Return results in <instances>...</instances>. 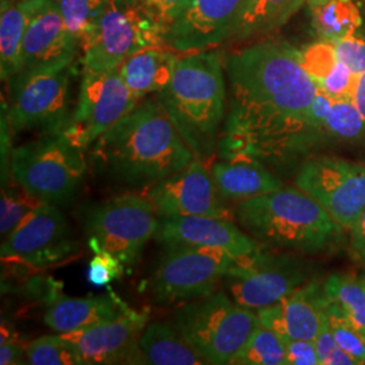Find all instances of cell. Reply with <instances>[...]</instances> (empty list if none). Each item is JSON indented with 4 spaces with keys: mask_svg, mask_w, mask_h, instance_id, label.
I'll list each match as a JSON object with an SVG mask.
<instances>
[{
    "mask_svg": "<svg viewBox=\"0 0 365 365\" xmlns=\"http://www.w3.org/2000/svg\"><path fill=\"white\" fill-rule=\"evenodd\" d=\"M230 110L220 137L225 160L289 161L327 144L325 119L333 99L284 42L262 41L226 56Z\"/></svg>",
    "mask_w": 365,
    "mask_h": 365,
    "instance_id": "1",
    "label": "cell"
},
{
    "mask_svg": "<svg viewBox=\"0 0 365 365\" xmlns=\"http://www.w3.org/2000/svg\"><path fill=\"white\" fill-rule=\"evenodd\" d=\"M107 172L133 185H149L184 170L194 158L158 96L143 99L93 144Z\"/></svg>",
    "mask_w": 365,
    "mask_h": 365,
    "instance_id": "2",
    "label": "cell"
},
{
    "mask_svg": "<svg viewBox=\"0 0 365 365\" xmlns=\"http://www.w3.org/2000/svg\"><path fill=\"white\" fill-rule=\"evenodd\" d=\"M157 96L195 158L210 163L218 152L226 101L220 53L180 57L170 84Z\"/></svg>",
    "mask_w": 365,
    "mask_h": 365,
    "instance_id": "3",
    "label": "cell"
},
{
    "mask_svg": "<svg viewBox=\"0 0 365 365\" xmlns=\"http://www.w3.org/2000/svg\"><path fill=\"white\" fill-rule=\"evenodd\" d=\"M235 217L242 230L262 245L302 253L334 248L345 229L299 188L282 187L240 202Z\"/></svg>",
    "mask_w": 365,
    "mask_h": 365,
    "instance_id": "4",
    "label": "cell"
},
{
    "mask_svg": "<svg viewBox=\"0 0 365 365\" xmlns=\"http://www.w3.org/2000/svg\"><path fill=\"white\" fill-rule=\"evenodd\" d=\"M172 322L206 364L215 365L232 364L260 327L257 313L222 291L182 303Z\"/></svg>",
    "mask_w": 365,
    "mask_h": 365,
    "instance_id": "5",
    "label": "cell"
},
{
    "mask_svg": "<svg viewBox=\"0 0 365 365\" xmlns=\"http://www.w3.org/2000/svg\"><path fill=\"white\" fill-rule=\"evenodd\" d=\"M84 152L64 130L45 131L36 141L11 150V179L41 200L64 206L78 194L84 178Z\"/></svg>",
    "mask_w": 365,
    "mask_h": 365,
    "instance_id": "6",
    "label": "cell"
},
{
    "mask_svg": "<svg viewBox=\"0 0 365 365\" xmlns=\"http://www.w3.org/2000/svg\"><path fill=\"white\" fill-rule=\"evenodd\" d=\"M73 60L19 71L9 78L7 119L14 133L64 130Z\"/></svg>",
    "mask_w": 365,
    "mask_h": 365,
    "instance_id": "7",
    "label": "cell"
},
{
    "mask_svg": "<svg viewBox=\"0 0 365 365\" xmlns=\"http://www.w3.org/2000/svg\"><path fill=\"white\" fill-rule=\"evenodd\" d=\"M158 223L160 215L149 197L130 192L91 207L86 215V235L95 253L108 252L125 267H133L155 238Z\"/></svg>",
    "mask_w": 365,
    "mask_h": 365,
    "instance_id": "8",
    "label": "cell"
},
{
    "mask_svg": "<svg viewBox=\"0 0 365 365\" xmlns=\"http://www.w3.org/2000/svg\"><path fill=\"white\" fill-rule=\"evenodd\" d=\"M235 259L221 249L196 245L165 248L148 280L150 298L158 304L185 303L215 291Z\"/></svg>",
    "mask_w": 365,
    "mask_h": 365,
    "instance_id": "9",
    "label": "cell"
},
{
    "mask_svg": "<svg viewBox=\"0 0 365 365\" xmlns=\"http://www.w3.org/2000/svg\"><path fill=\"white\" fill-rule=\"evenodd\" d=\"M155 45H163L160 33L125 0H110L83 38V72L114 71L131 54Z\"/></svg>",
    "mask_w": 365,
    "mask_h": 365,
    "instance_id": "10",
    "label": "cell"
},
{
    "mask_svg": "<svg viewBox=\"0 0 365 365\" xmlns=\"http://www.w3.org/2000/svg\"><path fill=\"white\" fill-rule=\"evenodd\" d=\"M80 245L58 206L43 203L1 242V261L41 271L72 260Z\"/></svg>",
    "mask_w": 365,
    "mask_h": 365,
    "instance_id": "11",
    "label": "cell"
},
{
    "mask_svg": "<svg viewBox=\"0 0 365 365\" xmlns=\"http://www.w3.org/2000/svg\"><path fill=\"white\" fill-rule=\"evenodd\" d=\"M295 185L345 229L352 230L364 210V164L337 157H309L300 165Z\"/></svg>",
    "mask_w": 365,
    "mask_h": 365,
    "instance_id": "12",
    "label": "cell"
},
{
    "mask_svg": "<svg viewBox=\"0 0 365 365\" xmlns=\"http://www.w3.org/2000/svg\"><path fill=\"white\" fill-rule=\"evenodd\" d=\"M307 277L309 269L303 261L260 249L255 255L235 260L223 280L238 304L260 310L302 287Z\"/></svg>",
    "mask_w": 365,
    "mask_h": 365,
    "instance_id": "13",
    "label": "cell"
},
{
    "mask_svg": "<svg viewBox=\"0 0 365 365\" xmlns=\"http://www.w3.org/2000/svg\"><path fill=\"white\" fill-rule=\"evenodd\" d=\"M137 103L119 68L101 73L83 72L78 106L64 133L72 144L87 150Z\"/></svg>",
    "mask_w": 365,
    "mask_h": 365,
    "instance_id": "14",
    "label": "cell"
},
{
    "mask_svg": "<svg viewBox=\"0 0 365 365\" xmlns=\"http://www.w3.org/2000/svg\"><path fill=\"white\" fill-rule=\"evenodd\" d=\"M161 217L207 215L232 220L206 163L194 158L184 170L152 182L144 191Z\"/></svg>",
    "mask_w": 365,
    "mask_h": 365,
    "instance_id": "15",
    "label": "cell"
},
{
    "mask_svg": "<svg viewBox=\"0 0 365 365\" xmlns=\"http://www.w3.org/2000/svg\"><path fill=\"white\" fill-rule=\"evenodd\" d=\"M248 0H192L163 36V45L175 52L209 51L232 39Z\"/></svg>",
    "mask_w": 365,
    "mask_h": 365,
    "instance_id": "16",
    "label": "cell"
},
{
    "mask_svg": "<svg viewBox=\"0 0 365 365\" xmlns=\"http://www.w3.org/2000/svg\"><path fill=\"white\" fill-rule=\"evenodd\" d=\"M148 322V310L140 312L128 306L110 321L60 334L75 346L83 364H130L137 341Z\"/></svg>",
    "mask_w": 365,
    "mask_h": 365,
    "instance_id": "17",
    "label": "cell"
},
{
    "mask_svg": "<svg viewBox=\"0 0 365 365\" xmlns=\"http://www.w3.org/2000/svg\"><path fill=\"white\" fill-rule=\"evenodd\" d=\"M155 240L164 248L196 245L221 249L235 260L260 250L257 241L230 220L207 215L161 217Z\"/></svg>",
    "mask_w": 365,
    "mask_h": 365,
    "instance_id": "18",
    "label": "cell"
},
{
    "mask_svg": "<svg viewBox=\"0 0 365 365\" xmlns=\"http://www.w3.org/2000/svg\"><path fill=\"white\" fill-rule=\"evenodd\" d=\"M327 297L318 283L303 284L272 306L257 310L260 325L284 339L314 341L325 318Z\"/></svg>",
    "mask_w": 365,
    "mask_h": 365,
    "instance_id": "19",
    "label": "cell"
},
{
    "mask_svg": "<svg viewBox=\"0 0 365 365\" xmlns=\"http://www.w3.org/2000/svg\"><path fill=\"white\" fill-rule=\"evenodd\" d=\"M80 46L68 30L56 0H42L27 27L19 56V71L75 60Z\"/></svg>",
    "mask_w": 365,
    "mask_h": 365,
    "instance_id": "20",
    "label": "cell"
},
{
    "mask_svg": "<svg viewBox=\"0 0 365 365\" xmlns=\"http://www.w3.org/2000/svg\"><path fill=\"white\" fill-rule=\"evenodd\" d=\"M210 172L225 202L240 203L283 187V182L267 170L260 160L215 161Z\"/></svg>",
    "mask_w": 365,
    "mask_h": 365,
    "instance_id": "21",
    "label": "cell"
},
{
    "mask_svg": "<svg viewBox=\"0 0 365 365\" xmlns=\"http://www.w3.org/2000/svg\"><path fill=\"white\" fill-rule=\"evenodd\" d=\"M128 304L113 291L102 297L60 298L43 314V322L57 333H69L95 327L122 313Z\"/></svg>",
    "mask_w": 365,
    "mask_h": 365,
    "instance_id": "22",
    "label": "cell"
},
{
    "mask_svg": "<svg viewBox=\"0 0 365 365\" xmlns=\"http://www.w3.org/2000/svg\"><path fill=\"white\" fill-rule=\"evenodd\" d=\"M130 364H206L200 354L182 339L173 322H148L137 341Z\"/></svg>",
    "mask_w": 365,
    "mask_h": 365,
    "instance_id": "23",
    "label": "cell"
},
{
    "mask_svg": "<svg viewBox=\"0 0 365 365\" xmlns=\"http://www.w3.org/2000/svg\"><path fill=\"white\" fill-rule=\"evenodd\" d=\"M179 57L161 45L148 46L126 58L119 72L133 98L141 102L152 93L163 91L170 84Z\"/></svg>",
    "mask_w": 365,
    "mask_h": 365,
    "instance_id": "24",
    "label": "cell"
},
{
    "mask_svg": "<svg viewBox=\"0 0 365 365\" xmlns=\"http://www.w3.org/2000/svg\"><path fill=\"white\" fill-rule=\"evenodd\" d=\"M42 0L1 1L0 16V64L1 78L9 80L18 72L19 56L27 27Z\"/></svg>",
    "mask_w": 365,
    "mask_h": 365,
    "instance_id": "25",
    "label": "cell"
},
{
    "mask_svg": "<svg viewBox=\"0 0 365 365\" xmlns=\"http://www.w3.org/2000/svg\"><path fill=\"white\" fill-rule=\"evenodd\" d=\"M307 0H248L232 39L256 38L284 26Z\"/></svg>",
    "mask_w": 365,
    "mask_h": 365,
    "instance_id": "26",
    "label": "cell"
},
{
    "mask_svg": "<svg viewBox=\"0 0 365 365\" xmlns=\"http://www.w3.org/2000/svg\"><path fill=\"white\" fill-rule=\"evenodd\" d=\"M313 25L319 38L327 42L354 34L361 26V14L353 0H327L310 7Z\"/></svg>",
    "mask_w": 365,
    "mask_h": 365,
    "instance_id": "27",
    "label": "cell"
},
{
    "mask_svg": "<svg viewBox=\"0 0 365 365\" xmlns=\"http://www.w3.org/2000/svg\"><path fill=\"white\" fill-rule=\"evenodd\" d=\"M327 298L337 303L365 339V274H333L324 283Z\"/></svg>",
    "mask_w": 365,
    "mask_h": 365,
    "instance_id": "28",
    "label": "cell"
},
{
    "mask_svg": "<svg viewBox=\"0 0 365 365\" xmlns=\"http://www.w3.org/2000/svg\"><path fill=\"white\" fill-rule=\"evenodd\" d=\"M327 144H354L365 138V119L353 101H333L325 119Z\"/></svg>",
    "mask_w": 365,
    "mask_h": 365,
    "instance_id": "29",
    "label": "cell"
},
{
    "mask_svg": "<svg viewBox=\"0 0 365 365\" xmlns=\"http://www.w3.org/2000/svg\"><path fill=\"white\" fill-rule=\"evenodd\" d=\"M232 364L287 365L286 339L274 330L260 325L242 351L235 356Z\"/></svg>",
    "mask_w": 365,
    "mask_h": 365,
    "instance_id": "30",
    "label": "cell"
},
{
    "mask_svg": "<svg viewBox=\"0 0 365 365\" xmlns=\"http://www.w3.org/2000/svg\"><path fill=\"white\" fill-rule=\"evenodd\" d=\"M46 202L41 200L33 194H30L24 187L14 182V185L7 182L1 190V202H0V233L9 235L14 232L27 217L38 209L41 205Z\"/></svg>",
    "mask_w": 365,
    "mask_h": 365,
    "instance_id": "31",
    "label": "cell"
},
{
    "mask_svg": "<svg viewBox=\"0 0 365 365\" xmlns=\"http://www.w3.org/2000/svg\"><path fill=\"white\" fill-rule=\"evenodd\" d=\"M27 363L33 365L83 364L75 346L58 336H42L27 344Z\"/></svg>",
    "mask_w": 365,
    "mask_h": 365,
    "instance_id": "32",
    "label": "cell"
},
{
    "mask_svg": "<svg viewBox=\"0 0 365 365\" xmlns=\"http://www.w3.org/2000/svg\"><path fill=\"white\" fill-rule=\"evenodd\" d=\"M68 33L78 45L105 11L110 0H56Z\"/></svg>",
    "mask_w": 365,
    "mask_h": 365,
    "instance_id": "33",
    "label": "cell"
},
{
    "mask_svg": "<svg viewBox=\"0 0 365 365\" xmlns=\"http://www.w3.org/2000/svg\"><path fill=\"white\" fill-rule=\"evenodd\" d=\"M327 319L333 336L337 341V345L344 351L352 354L357 364H365V339L359 333V330L353 327L352 322L344 313L337 303L327 298L325 306Z\"/></svg>",
    "mask_w": 365,
    "mask_h": 365,
    "instance_id": "34",
    "label": "cell"
},
{
    "mask_svg": "<svg viewBox=\"0 0 365 365\" xmlns=\"http://www.w3.org/2000/svg\"><path fill=\"white\" fill-rule=\"evenodd\" d=\"M130 7L141 14L150 25L160 33V37L167 33L176 19L182 16L192 0H125ZM163 43V42H161Z\"/></svg>",
    "mask_w": 365,
    "mask_h": 365,
    "instance_id": "35",
    "label": "cell"
},
{
    "mask_svg": "<svg viewBox=\"0 0 365 365\" xmlns=\"http://www.w3.org/2000/svg\"><path fill=\"white\" fill-rule=\"evenodd\" d=\"M298 58L317 86L330 75L339 61L333 43L322 39L298 51Z\"/></svg>",
    "mask_w": 365,
    "mask_h": 365,
    "instance_id": "36",
    "label": "cell"
},
{
    "mask_svg": "<svg viewBox=\"0 0 365 365\" xmlns=\"http://www.w3.org/2000/svg\"><path fill=\"white\" fill-rule=\"evenodd\" d=\"M357 78L359 76H356L348 66H345L342 61H339V64L330 72V75L327 78H324L317 87H318V91L325 93L333 101H339V99L353 101Z\"/></svg>",
    "mask_w": 365,
    "mask_h": 365,
    "instance_id": "37",
    "label": "cell"
},
{
    "mask_svg": "<svg viewBox=\"0 0 365 365\" xmlns=\"http://www.w3.org/2000/svg\"><path fill=\"white\" fill-rule=\"evenodd\" d=\"M125 264L108 252H98L88 264L87 279L96 287H105L125 274Z\"/></svg>",
    "mask_w": 365,
    "mask_h": 365,
    "instance_id": "38",
    "label": "cell"
},
{
    "mask_svg": "<svg viewBox=\"0 0 365 365\" xmlns=\"http://www.w3.org/2000/svg\"><path fill=\"white\" fill-rule=\"evenodd\" d=\"M339 61L348 66L356 76L365 72V39L354 34L331 42Z\"/></svg>",
    "mask_w": 365,
    "mask_h": 365,
    "instance_id": "39",
    "label": "cell"
},
{
    "mask_svg": "<svg viewBox=\"0 0 365 365\" xmlns=\"http://www.w3.org/2000/svg\"><path fill=\"white\" fill-rule=\"evenodd\" d=\"M27 344L18 339L6 327H1L0 339V364H21L24 356L26 354Z\"/></svg>",
    "mask_w": 365,
    "mask_h": 365,
    "instance_id": "40",
    "label": "cell"
},
{
    "mask_svg": "<svg viewBox=\"0 0 365 365\" xmlns=\"http://www.w3.org/2000/svg\"><path fill=\"white\" fill-rule=\"evenodd\" d=\"M288 365H319L314 341L286 339Z\"/></svg>",
    "mask_w": 365,
    "mask_h": 365,
    "instance_id": "41",
    "label": "cell"
},
{
    "mask_svg": "<svg viewBox=\"0 0 365 365\" xmlns=\"http://www.w3.org/2000/svg\"><path fill=\"white\" fill-rule=\"evenodd\" d=\"M314 344H315V349H317V353H318L321 365L327 364V360L329 359L330 353L333 352L339 346L337 341H336L334 336H333V331L330 329L327 312H325V318H324V322H322V327H321L319 333L317 334V337L314 339Z\"/></svg>",
    "mask_w": 365,
    "mask_h": 365,
    "instance_id": "42",
    "label": "cell"
},
{
    "mask_svg": "<svg viewBox=\"0 0 365 365\" xmlns=\"http://www.w3.org/2000/svg\"><path fill=\"white\" fill-rule=\"evenodd\" d=\"M352 247L354 253L360 257V260L365 264V207L354 225L352 230Z\"/></svg>",
    "mask_w": 365,
    "mask_h": 365,
    "instance_id": "43",
    "label": "cell"
},
{
    "mask_svg": "<svg viewBox=\"0 0 365 365\" xmlns=\"http://www.w3.org/2000/svg\"><path fill=\"white\" fill-rule=\"evenodd\" d=\"M325 365H359L356 359L352 354L344 351L342 348L337 346L333 352L330 353L329 359L327 360Z\"/></svg>",
    "mask_w": 365,
    "mask_h": 365,
    "instance_id": "44",
    "label": "cell"
},
{
    "mask_svg": "<svg viewBox=\"0 0 365 365\" xmlns=\"http://www.w3.org/2000/svg\"><path fill=\"white\" fill-rule=\"evenodd\" d=\"M353 103L365 119V72L357 78L356 88L353 93Z\"/></svg>",
    "mask_w": 365,
    "mask_h": 365,
    "instance_id": "45",
    "label": "cell"
},
{
    "mask_svg": "<svg viewBox=\"0 0 365 365\" xmlns=\"http://www.w3.org/2000/svg\"><path fill=\"white\" fill-rule=\"evenodd\" d=\"M325 1H327V0H307V4H309V7H315V6L322 4Z\"/></svg>",
    "mask_w": 365,
    "mask_h": 365,
    "instance_id": "46",
    "label": "cell"
}]
</instances>
